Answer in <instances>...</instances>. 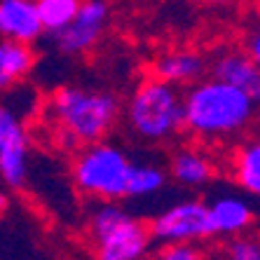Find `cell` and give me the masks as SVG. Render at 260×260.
Wrapping results in <instances>:
<instances>
[{
	"label": "cell",
	"instance_id": "4fadbf2b",
	"mask_svg": "<svg viewBox=\"0 0 260 260\" xmlns=\"http://www.w3.org/2000/svg\"><path fill=\"white\" fill-rule=\"evenodd\" d=\"M169 174L183 188H202L206 183H211L216 167L197 148H181V150H176L171 155Z\"/></svg>",
	"mask_w": 260,
	"mask_h": 260
},
{
	"label": "cell",
	"instance_id": "7a4b0ae2",
	"mask_svg": "<svg viewBox=\"0 0 260 260\" xmlns=\"http://www.w3.org/2000/svg\"><path fill=\"white\" fill-rule=\"evenodd\" d=\"M47 113L54 120L68 145L96 143L115 127L120 101L110 91L87 87H59L47 103Z\"/></svg>",
	"mask_w": 260,
	"mask_h": 260
},
{
	"label": "cell",
	"instance_id": "277c9868",
	"mask_svg": "<svg viewBox=\"0 0 260 260\" xmlns=\"http://www.w3.org/2000/svg\"><path fill=\"white\" fill-rule=\"evenodd\" d=\"M89 237L96 260H143L152 246L148 225L124 211L117 202H103L94 209Z\"/></svg>",
	"mask_w": 260,
	"mask_h": 260
},
{
	"label": "cell",
	"instance_id": "5bb4252c",
	"mask_svg": "<svg viewBox=\"0 0 260 260\" xmlns=\"http://www.w3.org/2000/svg\"><path fill=\"white\" fill-rule=\"evenodd\" d=\"M36 61L38 56L33 45L0 40V94H5L17 82H21L33 71Z\"/></svg>",
	"mask_w": 260,
	"mask_h": 260
},
{
	"label": "cell",
	"instance_id": "5b68a950",
	"mask_svg": "<svg viewBox=\"0 0 260 260\" xmlns=\"http://www.w3.org/2000/svg\"><path fill=\"white\" fill-rule=\"evenodd\" d=\"M132 159L127 152L115 143H87V148L78 152L73 159L71 176L75 188L87 197L101 202H120L124 200L127 176Z\"/></svg>",
	"mask_w": 260,
	"mask_h": 260
},
{
	"label": "cell",
	"instance_id": "8fae6325",
	"mask_svg": "<svg viewBox=\"0 0 260 260\" xmlns=\"http://www.w3.org/2000/svg\"><path fill=\"white\" fill-rule=\"evenodd\" d=\"M152 73L169 85H192L206 73V61L192 49H171L152 63Z\"/></svg>",
	"mask_w": 260,
	"mask_h": 260
},
{
	"label": "cell",
	"instance_id": "9a60e30c",
	"mask_svg": "<svg viewBox=\"0 0 260 260\" xmlns=\"http://www.w3.org/2000/svg\"><path fill=\"white\" fill-rule=\"evenodd\" d=\"M167 188V171L152 162H132L127 176L124 197L129 200H148Z\"/></svg>",
	"mask_w": 260,
	"mask_h": 260
},
{
	"label": "cell",
	"instance_id": "ffe728a7",
	"mask_svg": "<svg viewBox=\"0 0 260 260\" xmlns=\"http://www.w3.org/2000/svg\"><path fill=\"white\" fill-rule=\"evenodd\" d=\"M244 54L251 56L253 61H260V33L258 30H251L244 38Z\"/></svg>",
	"mask_w": 260,
	"mask_h": 260
},
{
	"label": "cell",
	"instance_id": "e0dca14e",
	"mask_svg": "<svg viewBox=\"0 0 260 260\" xmlns=\"http://www.w3.org/2000/svg\"><path fill=\"white\" fill-rule=\"evenodd\" d=\"M82 0H36V10L45 33H56L75 17Z\"/></svg>",
	"mask_w": 260,
	"mask_h": 260
},
{
	"label": "cell",
	"instance_id": "6da1fadb",
	"mask_svg": "<svg viewBox=\"0 0 260 260\" xmlns=\"http://www.w3.org/2000/svg\"><path fill=\"white\" fill-rule=\"evenodd\" d=\"M258 101L218 78L197 80L183 94V129L202 141H228L255 122Z\"/></svg>",
	"mask_w": 260,
	"mask_h": 260
},
{
	"label": "cell",
	"instance_id": "52a82bcc",
	"mask_svg": "<svg viewBox=\"0 0 260 260\" xmlns=\"http://www.w3.org/2000/svg\"><path fill=\"white\" fill-rule=\"evenodd\" d=\"M30 141L24 122L5 101L0 103V178L7 188L21 190L28 181Z\"/></svg>",
	"mask_w": 260,
	"mask_h": 260
},
{
	"label": "cell",
	"instance_id": "7402d4cb",
	"mask_svg": "<svg viewBox=\"0 0 260 260\" xmlns=\"http://www.w3.org/2000/svg\"><path fill=\"white\" fill-rule=\"evenodd\" d=\"M204 3H228V0H204Z\"/></svg>",
	"mask_w": 260,
	"mask_h": 260
},
{
	"label": "cell",
	"instance_id": "ba28073f",
	"mask_svg": "<svg viewBox=\"0 0 260 260\" xmlns=\"http://www.w3.org/2000/svg\"><path fill=\"white\" fill-rule=\"evenodd\" d=\"M108 26V5L103 0H82L75 17L54 36V47L63 56H78L89 52L101 40Z\"/></svg>",
	"mask_w": 260,
	"mask_h": 260
},
{
	"label": "cell",
	"instance_id": "2e32d148",
	"mask_svg": "<svg viewBox=\"0 0 260 260\" xmlns=\"http://www.w3.org/2000/svg\"><path fill=\"white\" fill-rule=\"evenodd\" d=\"M232 171H235V181L239 183V188L246 190L248 194L260 192V145L258 141H246L239 145V150L232 162Z\"/></svg>",
	"mask_w": 260,
	"mask_h": 260
},
{
	"label": "cell",
	"instance_id": "9c48e42d",
	"mask_svg": "<svg viewBox=\"0 0 260 260\" xmlns=\"http://www.w3.org/2000/svg\"><path fill=\"white\" fill-rule=\"evenodd\" d=\"M206 213H209L211 237L244 235L255 220V206L246 197H242V194H230V192L220 194L213 202H209L206 204Z\"/></svg>",
	"mask_w": 260,
	"mask_h": 260
},
{
	"label": "cell",
	"instance_id": "7c38bea8",
	"mask_svg": "<svg viewBox=\"0 0 260 260\" xmlns=\"http://www.w3.org/2000/svg\"><path fill=\"white\" fill-rule=\"evenodd\" d=\"M213 78L223 80L237 89L246 91L251 99H260V68L258 61L246 56L244 52H228L213 63Z\"/></svg>",
	"mask_w": 260,
	"mask_h": 260
},
{
	"label": "cell",
	"instance_id": "30bf717a",
	"mask_svg": "<svg viewBox=\"0 0 260 260\" xmlns=\"http://www.w3.org/2000/svg\"><path fill=\"white\" fill-rule=\"evenodd\" d=\"M43 33L36 0H0V40L33 45Z\"/></svg>",
	"mask_w": 260,
	"mask_h": 260
},
{
	"label": "cell",
	"instance_id": "d6986e66",
	"mask_svg": "<svg viewBox=\"0 0 260 260\" xmlns=\"http://www.w3.org/2000/svg\"><path fill=\"white\" fill-rule=\"evenodd\" d=\"M143 260H204L202 251L192 244H164L155 255H145Z\"/></svg>",
	"mask_w": 260,
	"mask_h": 260
},
{
	"label": "cell",
	"instance_id": "ac0fdd59",
	"mask_svg": "<svg viewBox=\"0 0 260 260\" xmlns=\"http://www.w3.org/2000/svg\"><path fill=\"white\" fill-rule=\"evenodd\" d=\"M228 258L230 260H260V244L255 237L235 235L228 244Z\"/></svg>",
	"mask_w": 260,
	"mask_h": 260
},
{
	"label": "cell",
	"instance_id": "8992f818",
	"mask_svg": "<svg viewBox=\"0 0 260 260\" xmlns=\"http://www.w3.org/2000/svg\"><path fill=\"white\" fill-rule=\"evenodd\" d=\"M152 242L157 244H194L211 237L206 204L200 200H183L164 209L148 225Z\"/></svg>",
	"mask_w": 260,
	"mask_h": 260
},
{
	"label": "cell",
	"instance_id": "3957f363",
	"mask_svg": "<svg viewBox=\"0 0 260 260\" xmlns=\"http://www.w3.org/2000/svg\"><path fill=\"white\" fill-rule=\"evenodd\" d=\"M124 117L139 139L148 143L169 141L183 129V94L176 85L148 78L129 96Z\"/></svg>",
	"mask_w": 260,
	"mask_h": 260
},
{
	"label": "cell",
	"instance_id": "44dd1931",
	"mask_svg": "<svg viewBox=\"0 0 260 260\" xmlns=\"http://www.w3.org/2000/svg\"><path fill=\"white\" fill-rule=\"evenodd\" d=\"M5 206H7V202L0 197V218H3V211H5Z\"/></svg>",
	"mask_w": 260,
	"mask_h": 260
}]
</instances>
